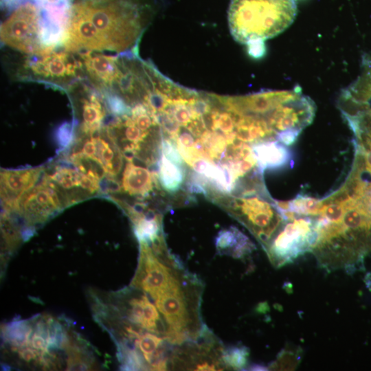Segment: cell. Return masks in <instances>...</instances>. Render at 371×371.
<instances>
[{"mask_svg": "<svg viewBox=\"0 0 371 371\" xmlns=\"http://www.w3.org/2000/svg\"><path fill=\"white\" fill-rule=\"evenodd\" d=\"M337 100L358 109H371V56L363 58L361 74L342 89Z\"/></svg>", "mask_w": 371, "mask_h": 371, "instance_id": "cell-11", "label": "cell"}, {"mask_svg": "<svg viewBox=\"0 0 371 371\" xmlns=\"http://www.w3.org/2000/svg\"><path fill=\"white\" fill-rule=\"evenodd\" d=\"M287 202V210L294 212L297 216H315L321 203L320 199L303 193L298 194L295 198Z\"/></svg>", "mask_w": 371, "mask_h": 371, "instance_id": "cell-16", "label": "cell"}, {"mask_svg": "<svg viewBox=\"0 0 371 371\" xmlns=\"http://www.w3.org/2000/svg\"><path fill=\"white\" fill-rule=\"evenodd\" d=\"M295 0H230L228 23L237 42L247 45L253 55L267 39L282 32L295 20Z\"/></svg>", "mask_w": 371, "mask_h": 371, "instance_id": "cell-2", "label": "cell"}, {"mask_svg": "<svg viewBox=\"0 0 371 371\" xmlns=\"http://www.w3.org/2000/svg\"><path fill=\"white\" fill-rule=\"evenodd\" d=\"M216 247L218 254L236 258H244L255 249L250 240L235 227L218 232Z\"/></svg>", "mask_w": 371, "mask_h": 371, "instance_id": "cell-13", "label": "cell"}, {"mask_svg": "<svg viewBox=\"0 0 371 371\" xmlns=\"http://www.w3.org/2000/svg\"><path fill=\"white\" fill-rule=\"evenodd\" d=\"M260 170L279 169L293 163L291 150L278 141H266L252 145Z\"/></svg>", "mask_w": 371, "mask_h": 371, "instance_id": "cell-12", "label": "cell"}, {"mask_svg": "<svg viewBox=\"0 0 371 371\" xmlns=\"http://www.w3.org/2000/svg\"><path fill=\"white\" fill-rule=\"evenodd\" d=\"M248 352L245 346H234L224 350L223 360L227 368L241 370L247 362Z\"/></svg>", "mask_w": 371, "mask_h": 371, "instance_id": "cell-17", "label": "cell"}, {"mask_svg": "<svg viewBox=\"0 0 371 371\" xmlns=\"http://www.w3.org/2000/svg\"><path fill=\"white\" fill-rule=\"evenodd\" d=\"M161 153L172 162L185 168L184 160L177 147L170 139L163 138L161 142Z\"/></svg>", "mask_w": 371, "mask_h": 371, "instance_id": "cell-19", "label": "cell"}, {"mask_svg": "<svg viewBox=\"0 0 371 371\" xmlns=\"http://www.w3.org/2000/svg\"><path fill=\"white\" fill-rule=\"evenodd\" d=\"M155 13L153 0H72L62 46L72 53H137Z\"/></svg>", "mask_w": 371, "mask_h": 371, "instance_id": "cell-1", "label": "cell"}, {"mask_svg": "<svg viewBox=\"0 0 371 371\" xmlns=\"http://www.w3.org/2000/svg\"><path fill=\"white\" fill-rule=\"evenodd\" d=\"M210 198L245 226L263 248L286 220L268 192L239 196L214 194Z\"/></svg>", "mask_w": 371, "mask_h": 371, "instance_id": "cell-3", "label": "cell"}, {"mask_svg": "<svg viewBox=\"0 0 371 371\" xmlns=\"http://www.w3.org/2000/svg\"><path fill=\"white\" fill-rule=\"evenodd\" d=\"M130 161L123 172V192L140 201L147 199L155 188L159 189L157 177L148 169Z\"/></svg>", "mask_w": 371, "mask_h": 371, "instance_id": "cell-10", "label": "cell"}, {"mask_svg": "<svg viewBox=\"0 0 371 371\" xmlns=\"http://www.w3.org/2000/svg\"><path fill=\"white\" fill-rule=\"evenodd\" d=\"M157 166V179L163 190L170 194L178 192L185 181V168L172 162L163 153Z\"/></svg>", "mask_w": 371, "mask_h": 371, "instance_id": "cell-14", "label": "cell"}, {"mask_svg": "<svg viewBox=\"0 0 371 371\" xmlns=\"http://www.w3.org/2000/svg\"><path fill=\"white\" fill-rule=\"evenodd\" d=\"M33 328L29 321L19 320L8 324L3 328V337L12 346V350H19L30 346Z\"/></svg>", "mask_w": 371, "mask_h": 371, "instance_id": "cell-15", "label": "cell"}, {"mask_svg": "<svg viewBox=\"0 0 371 371\" xmlns=\"http://www.w3.org/2000/svg\"><path fill=\"white\" fill-rule=\"evenodd\" d=\"M72 54L54 49L28 54L23 62V75L69 89L85 71L82 59L76 58Z\"/></svg>", "mask_w": 371, "mask_h": 371, "instance_id": "cell-6", "label": "cell"}, {"mask_svg": "<svg viewBox=\"0 0 371 371\" xmlns=\"http://www.w3.org/2000/svg\"><path fill=\"white\" fill-rule=\"evenodd\" d=\"M67 206L63 194L46 179L31 188L19 199L16 212L28 225L42 223Z\"/></svg>", "mask_w": 371, "mask_h": 371, "instance_id": "cell-7", "label": "cell"}, {"mask_svg": "<svg viewBox=\"0 0 371 371\" xmlns=\"http://www.w3.org/2000/svg\"><path fill=\"white\" fill-rule=\"evenodd\" d=\"M45 340V338L43 337L41 335L36 332H34L31 337L30 346L33 348L40 352L46 350L47 341Z\"/></svg>", "mask_w": 371, "mask_h": 371, "instance_id": "cell-21", "label": "cell"}, {"mask_svg": "<svg viewBox=\"0 0 371 371\" xmlns=\"http://www.w3.org/2000/svg\"><path fill=\"white\" fill-rule=\"evenodd\" d=\"M10 10L1 25V42L27 54L44 51L41 43V6L32 0H24Z\"/></svg>", "mask_w": 371, "mask_h": 371, "instance_id": "cell-5", "label": "cell"}, {"mask_svg": "<svg viewBox=\"0 0 371 371\" xmlns=\"http://www.w3.org/2000/svg\"><path fill=\"white\" fill-rule=\"evenodd\" d=\"M42 168L2 170L1 196L7 213L16 212L21 197L40 177Z\"/></svg>", "mask_w": 371, "mask_h": 371, "instance_id": "cell-9", "label": "cell"}, {"mask_svg": "<svg viewBox=\"0 0 371 371\" xmlns=\"http://www.w3.org/2000/svg\"><path fill=\"white\" fill-rule=\"evenodd\" d=\"M301 352L300 350L293 348L284 349L279 354V357L271 365L270 368L280 370H294L300 363Z\"/></svg>", "mask_w": 371, "mask_h": 371, "instance_id": "cell-18", "label": "cell"}, {"mask_svg": "<svg viewBox=\"0 0 371 371\" xmlns=\"http://www.w3.org/2000/svg\"><path fill=\"white\" fill-rule=\"evenodd\" d=\"M19 357L25 361L30 362L31 361H36L37 363H40L41 352L30 348H22L18 350Z\"/></svg>", "mask_w": 371, "mask_h": 371, "instance_id": "cell-20", "label": "cell"}, {"mask_svg": "<svg viewBox=\"0 0 371 371\" xmlns=\"http://www.w3.org/2000/svg\"><path fill=\"white\" fill-rule=\"evenodd\" d=\"M317 239L314 219L298 216L286 219L263 248L271 263L281 267L303 254L311 251Z\"/></svg>", "mask_w": 371, "mask_h": 371, "instance_id": "cell-4", "label": "cell"}, {"mask_svg": "<svg viewBox=\"0 0 371 371\" xmlns=\"http://www.w3.org/2000/svg\"><path fill=\"white\" fill-rule=\"evenodd\" d=\"M73 91L74 104L80 121L78 133L89 134L100 131L106 111H109L105 100L89 87L80 88L78 81L69 88Z\"/></svg>", "mask_w": 371, "mask_h": 371, "instance_id": "cell-8", "label": "cell"}, {"mask_svg": "<svg viewBox=\"0 0 371 371\" xmlns=\"http://www.w3.org/2000/svg\"><path fill=\"white\" fill-rule=\"evenodd\" d=\"M23 1L24 0H1V4L4 8L10 10Z\"/></svg>", "mask_w": 371, "mask_h": 371, "instance_id": "cell-22", "label": "cell"}]
</instances>
